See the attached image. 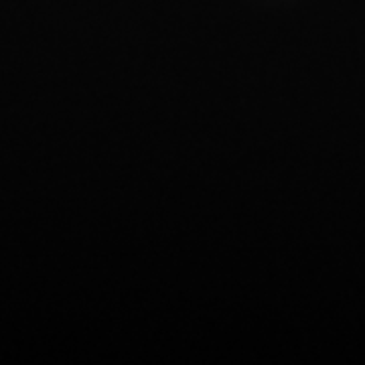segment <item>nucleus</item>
Returning a JSON list of instances; mask_svg holds the SVG:
<instances>
[]
</instances>
